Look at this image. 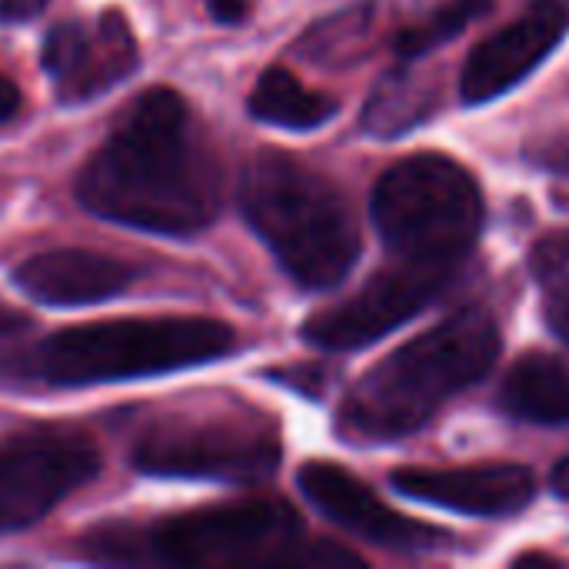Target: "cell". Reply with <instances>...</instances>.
<instances>
[{
  "label": "cell",
  "mask_w": 569,
  "mask_h": 569,
  "mask_svg": "<svg viewBox=\"0 0 569 569\" xmlns=\"http://www.w3.org/2000/svg\"><path fill=\"white\" fill-rule=\"evenodd\" d=\"M433 107V93L427 90L410 67H397L393 73H383L373 87L367 107H363V130L373 137H400L410 127H417Z\"/></svg>",
  "instance_id": "17"
},
{
  "label": "cell",
  "mask_w": 569,
  "mask_h": 569,
  "mask_svg": "<svg viewBox=\"0 0 569 569\" xmlns=\"http://www.w3.org/2000/svg\"><path fill=\"white\" fill-rule=\"evenodd\" d=\"M337 107L340 103L333 97L303 87L283 67H270L250 93V113L283 130H317L333 120Z\"/></svg>",
  "instance_id": "16"
},
{
  "label": "cell",
  "mask_w": 569,
  "mask_h": 569,
  "mask_svg": "<svg viewBox=\"0 0 569 569\" xmlns=\"http://www.w3.org/2000/svg\"><path fill=\"white\" fill-rule=\"evenodd\" d=\"M297 483L317 513H323L330 523L373 547L397 550V553H427L447 540L443 530L417 523L397 513L393 507H387L363 480H357L350 470L337 463L313 460L297 473Z\"/></svg>",
  "instance_id": "11"
},
{
  "label": "cell",
  "mask_w": 569,
  "mask_h": 569,
  "mask_svg": "<svg viewBox=\"0 0 569 569\" xmlns=\"http://www.w3.org/2000/svg\"><path fill=\"white\" fill-rule=\"evenodd\" d=\"M393 490L427 507L467 513V517H513L537 497L533 470L520 463H483L460 470H397Z\"/></svg>",
  "instance_id": "13"
},
{
  "label": "cell",
  "mask_w": 569,
  "mask_h": 569,
  "mask_svg": "<svg viewBox=\"0 0 569 569\" xmlns=\"http://www.w3.org/2000/svg\"><path fill=\"white\" fill-rule=\"evenodd\" d=\"M210 13L220 23H237L247 13V0H210Z\"/></svg>",
  "instance_id": "21"
},
{
  "label": "cell",
  "mask_w": 569,
  "mask_h": 569,
  "mask_svg": "<svg viewBox=\"0 0 569 569\" xmlns=\"http://www.w3.org/2000/svg\"><path fill=\"white\" fill-rule=\"evenodd\" d=\"M77 200L120 227L190 237L223 207V167L170 87L143 90L77 177Z\"/></svg>",
  "instance_id": "1"
},
{
  "label": "cell",
  "mask_w": 569,
  "mask_h": 569,
  "mask_svg": "<svg viewBox=\"0 0 569 569\" xmlns=\"http://www.w3.org/2000/svg\"><path fill=\"white\" fill-rule=\"evenodd\" d=\"M500 410L537 427H569V360L557 353L517 360L503 377Z\"/></svg>",
  "instance_id": "15"
},
{
  "label": "cell",
  "mask_w": 569,
  "mask_h": 569,
  "mask_svg": "<svg viewBox=\"0 0 569 569\" xmlns=\"http://www.w3.org/2000/svg\"><path fill=\"white\" fill-rule=\"evenodd\" d=\"M20 110V90L10 77L0 73V120H10Z\"/></svg>",
  "instance_id": "22"
},
{
  "label": "cell",
  "mask_w": 569,
  "mask_h": 569,
  "mask_svg": "<svg viewBox=\"0 0 569 569\" xmlns=\"http://www.w3.org/2000/svg\"><path fill=\"white\" fill-rule=\"evenodd\" d=\"M43 7H47V0H0V20H7V23H27Z\"/></svg>",
  "instance_id": "20"
},
{
  "label": "cell",
  "mask_w": 569,
  "mask_h": 569,
  "mask_svg": "<svg viewBox=\"0 0 569 569\" xmlns=\"http://www.w3.org/2000/svg\"><path fill=\"white\" fill-rule=\"evenodd\" d=\"M240 207L283 273L303 290L337 287L360 260V227L347 197L297 157L263 150L240 180Z\"/></svg>",
  "instance_id": "5"
},
{
  "label": "cell",
  "mask_w": 569,
  "mask_h": 569,
  "mask_svg": "<svg viewBox=\"0 0 569 569\" xmlns=\"http://www.w3.org/2000/svg\"><path fill=\"white\" fill-rule=\"evenodd\" d=\"M457 270L460 267L453 263L397 257L393 267L373 273L353 297L310 317L303 323V340L330 353L370 347L423 313L453 283Z\"/></svg>",
  "instance_id": "9"
},
{
  "label": "cell",
  "mask_w": 569,
  "mask_h": 569,
  "mask_svg": "<svg viewBox=\"0 0 569 569\" xmlns=\"http://www.w3.org/2000/svg\"><path fill=\"white\" fill-rule=\"evenodd\" d=\"M530 270L543 293L547 323L569 343V230H557L537 240L530 253Z\"/></svg>",
  "instance_id": "18"
},
{
  "label": "cell",
  "mask_w": 569,
  "mask_h": 569,
  "mask_svg": "<svg viewBox=\"0 0 569 569\" xmlns=\"http://www.w3.org/2000/svg\"><path fill=\"white\" fill-rule=\"evenodd\" d=\"M23 327H27V320H23L20 313H13V310H3V307H0V340H3V337L20 333Z\"/></svg>",
  "instance_id": "23"
},
{
  "label": "cell",
  "mask_w": 569,
  "mask_h": 569,
  "mask_svg": "<svg viewBox=\"0 0 569 569\" xmlns=\"http://www.w3.org/2000/svg\"><path fill=\"white\" fill-rule=\"evenodd\" d=\"M100 560L190 569L363 567L330 543H303V523L283 500H233L170 517L147 530L103 527L83 540Z\"/></svg>",
  "instance_id": "3"
},
{
  "label": "cell",
  "mask_w": 569,
  "mask_h": 569,
  "mask_svg": "<svg viewBox=\"0 0 569 569\" xmlns=\"http://www.w3.org/2000/svg\"><path fill=\"white\" fill-rule=\"evenodd\" d=\"M493 7V0H443L430 17L403 27L393 40L400 60L413 63L427 53H433L437 47L450 43L460 30H467L473 20H480L487 10Z\"/></svg>",
  "instance_id": "19"
},
{
  "label": "cell",
  "mask_w": 569,
  "mask_h": 569,
  "mask_svg": "<svg viewBox=\"0 0 569 569\" xmlns=\"http://www.w3.org/2000/svg\"><path fill=\"white\" fill-rule=\"evenodd\" d=\"M500 327L467 307L367 370L340 403L337 430L350 443H390L417 433L457 393L477 387L500 357Z\"/></svg>",
  "instance_id": "2"
},
{
  "label": "cell",
  "mask_w": 569,
  "mask_h": 569,
  "mask_svg": "<svg viewBox=\"0 0 569 569\" xmlns=\"http://www.w3.org/2000/svg\"><path fill=\"white\" fill-rule=\"evenodd\" d=\"M370 213L397 257L460 267L483 230V193L463 163L413 153L377 180Z\"/></svg>",
  "instance_id": "6"
},
{
  "label": "cell",
  "mask_w": 569,
  "mask_h": 569,
  "mask_svg": "<svg viewBox=\"0 0 569 569\" xmlns=\"http://www.w3.org/2000/svg\"><path fill=\"white\" fill-rule=\"evenodd\" d=\"M137 37L120 10L63 20L43 40V70L63 103H87L137 70Z\"/></svg>",
  "instance_id": "10"
},
{
  "label": "cell",
  "mask_w": 569,
  "mask_h": 569,
  "mask_svg": "<svg viewBox=\"0 0 569 569\" xmlns=\"http://www.w3.org/2000/svg\"><path fill=\"white\" fill-rule=\"evenodd\" d=\"M569 0H530L527 10L480 40L460 77V97L470 107L490 103L527 80L567 37Z\"/></svg>",
  "instance_id": "12"
},
{
  "label": "cell",
  "mask_w": 569,
  "mask_h": 569,
  "mask_svg": "<svg viewBox=\"0 0 569 569\" xmlns=\"http://www.w3.org/2000/svg\"><path fill=\"white\" fill-rule=\"evenodd\" d=\"M133 467L147 477L263 483L280 467V437L253 407L180 410L153 420L133 447Z\"/></svg>",
  "instance_id": "7"
},
{
  "label": "cell",
  "mask_w": 569,
  "mask_h": 569,
  "mask_svg": "<svg viewBox=\"0 0 569 569\" xmlns=\"http://www.w3.org/2000/svg\"><path fill=\"white\" fill-rule=\"evenodd\" d=\"M100 473L97 443L67 427L13 433L0 443V537L40 523Z\"/></svg>",
  "instance_id": "8"
},
{
  "label": "cell",
  "mask_w": 569,
  "mask_h": 569,
  "mask_svg": "<svg viewBox=\"0 0 569 569\" xmlns=\"http://www.w3.org/2000/svg\"><path fill=\"white\" fill-rule=\"evenodd\" d=\"M133 267L93 250H47L17 267V287L47 307H90L120 297L133 283Z\"/></svg>",
  "instance_id": "14"
},
{
  "label": "cell",
  "mask_w": 569,
  "mask_h": 569,
  "mask_svg": "<svg viewBox=\"0 0 569 569\" xmlns=\"http://www.w3.org/2000/svg\"><path fill=\"white\" fill-rule=\"evenodd\" d=\"M237 347L233 327L210 317H127L67 327L3 363V377L43 387H97L203 367Z\"/></svg>",
  "instance_id": "4"
},
{
  "label": "cell",
  "mask_w": 569,
  "mask_h": 569,
  "mask_svg": "<svg viewBox=\"0 0 569 569\" xmlns=\"http://www.w3.org/2000/svg\"><path fill=\"white\" fill-rule=\"evenodd\" d=\"M553 490L560 497H569V457H563V463L553 470Z\"/></svg>",
  "instance_id": "24"
}]
</instances>
